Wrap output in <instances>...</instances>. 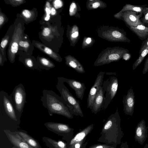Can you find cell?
I'll use <instances>...</instances> for the list:
<instances>
[{
  "label": "cell",
  "mask_w": 148,
  "mask_h": 148,
  "mask_svg": "<svg viewBox=\"0 0 148 148\" xmlns=\"http://www.w3.org/2000/svg\"><path fill=\"white\" fill-rule=\"evenodd\" d=\"M127 27L141 40L144 41L148 37V25L142 24L135 27Z\"/></svg>",
  "instance_id": "12"
},
{
  "label": "cell",
  "mask_w": 148,
  "mask_h": 148,
  "mask_svg": "<svg viewBox=\"0 0 148 148\" xmlns=\"http://www.w3.org/2000/svg\"><path fill=\"white\" fill-rule=\"evenodd\" d=\"M41 101L50 116L56 114L71 118L73 113L60 97L52 90L44 89Z\"/></svg>",
  "instance_id": "1"
},
{
  "label": "cell",
  "mask_w": 148,
  "mask_h": 148,
  "mask_svg": "<svg viewBox=\"0 0 148 148\" xmlns=\"http://www.w3.org/2000/svg\"><path fill=\"white\" fill-rule=\"evenodd\" d=\"M5 20V18L3 14L1 13V11L0 14V26L1 27L2 26L4 23Z\"/></svg>",
  "instance_id": "35"
},
{
  "label": "cell",
  "mask_w": 148,
  "mask_h": 148,
  "mask_svg": "<svg viewBox=\"0 0 148 148\" xmlns=\"http://www.w3.org/2000/svg\"><path fill=\"white\" fill-rule=\"evenodd\" d=\"M147 47H148V37L146 40L143 41L139 52L141 51L143 49Z\"/></svg>",
  "instance_id": "32"
},
{
  "label": "cell",
  "mask_w": 148,
  "mask_h": 148,
  "mask_svg": "<svg viewBox=\"0 0 148 148\" xmlns=\"http://www.w3.org/2000/svg\"><path fill=\"white\" fill-rule=\"evenodd\" d=\"M78 35V32H76L72 34L71 37L73 38H75L77 37Z\"/></svg>",
  "instance_id": "40"
},
{
  "label": "cell",
  "mask_w": 148,
  "mask_h": 148,
  "mask_svg": "<svg viewBox=\"0 0 148 148\" xmlns=\"http://www.w3.org/2000/svg\"><path fill=\"white\" fill-rule=\"evenodd\" d=\"M105 72H100L97 75L95 83L91 88L87 99V108L91 109L94 100L97 92L102 86L103 82V78Z\"/></svg>",
  "instance_id": "6"
},
{
  "label": "cell",
  "mask_w": 148,
  "mask_h": 148,
  "mask_svg": "<svg viewBox=\"0 0 148 148\" xmlns=\"http://www.w3.org/2000/svg\"><path fill=\"white\" fill-rule=\"evenodd\" d=\"M62 5V2L60 0H56L53 2V5L56 9H58L61 7Z\"/></svg>",
  "instance_id": "29"
},
{
  "label": "cell",
  "mask_w": 148,
  "mask_h": 148,
  "mask_svg": "<svg viewBox=\"0 0 148 148\" xmlns=\"http://www.w3.org/2000/svg\"><path fill=\"white\" fill-rule=\"evenodd\" d=\"M64 82L67 83L70 87L73 89L76 97L81 100L83 99L86 87L85 84L75 79L59 77Z\"/></svg>",
  "instance_id": "10"
},
{
  "label": "cell",
  "mask_w": 148,
  "mask_h": 148,
  "mask_svg": "<svg viewBox=\"0 0 148 148\" xmlns=\"http://www.w3.org/2000/svg\"><path fill=\"white\" fill-rule=\"evenodd\" d=\"M100 5V3L99 2H95L93 3L92 5V7L94 8H96Z\"/></svg>",
  "instance_id": "37"
},
{
  "label": "cell",
  "mask_w": 148,
  "mask_h": 148,
  "mask_svg": "<svg viewBox=\"0 0 148 148\" xmlns=\"http://www.w3.org/2000/svg\"><path fill=\"white\" fill-rule=\"evenodd\" d=\"M23 61L25 66L28 68L34 69L38 68V66L36 63L31 58H25Z\"/></svg>",
  "instance_id": "22"
},
{
  "label": "cell",
  "mask_w": 148,
  "mask_h": 148,
  "mask_svg": "<svg viewBox=\"0 0 148 148\" xmlns=\"http://www.w3.org/2000/svg\"><path fill=\"white\" fill-rule=\"evenodd\" d=\"M45 11L47 14H51V9H49L47 7L45 8Z\"/></svg>",
  "instance_id": "41"
},
{
  "label": "cell",
  "mask_w": 148,
  "mask_h": 148,
  "mask_svg": "<svg viewBox=\"0 0 148 148\" xmlns=\"http://www.w3.org/2000/svg\"><path fill=\"white\" fill-rule=\"evenodd\" d=\"M8 3L14 6L20 5L25 2L23 0H11L7 1Z\"/></svg>",
  "instance_id": "27"
},
{
  "label": "cell",
  "mask_w": 148,
  "mask_h": 148,
  "mask_svg": "<svg viewBox=\"0 0 148 148\" xmlns=\"http://www.w3.org/2000/svg\"><path fill=\"white\" fill-rule=\"evenodd\" d=\"M43 142L48 148H64V143L62 141H57L52 138L44 136L42 138Z\"/></svg>",
  "instance_id": "17"
},
{
  "label": "cell",
  "mask_w": 148,
  "mask_h": 148,
  "mask_svg": "<svg viewBox=\"0 0 148 148\" xmlns=\"http://www.w3.org/2000/svg\"><path fill=\"white\" fill-rule=\"evenodd\" d=\"M146 128L145 122L142 120L138 124L136 131L135 137L138 141L142 142L145 138Z\"/></svg>",
  "instance_id": "15"
},
{
  "label": "cell",
  "mask_w": 148,
  "mask_h": 148,
  "mask_svg": "<svg viewBox=\"0 0 148 148\" xmlns=\"http://www.w3.org/2000/svg\"><path fill=\"white\" fill-rule=\"evenodd\" d=\"M33 11L25 9L23 10L22 14L25 20H30L34 17V14Z\"/></svg>",
  "instance_id": "23"
},
{
  "label": "cell",
  "mask_w": 148,
  "mask_h": 148,
  "mask_svg": "<svg viewBox=\"0 0 148 148\" xmlns=\"http://www.w3.org/2000/svg\"><path fill=\"white\" fill-rule=\"evenodd\" d=\"M4 60L2 57V56L1 54L0 55V65L1 66H3V65L4 62Z\"/></svg>",
  "instance_id": "39"
},
{
  "label": "cell",
  "mask_w": 148,
  "mask_h": 148,
  "mask_svg": "<svg viewBox=\"0 0 148 148\" xmlns=\"http://www.w3.org/2000/svg\"><path fill=\"white\" fill-rule=\"evenodd\" d=\"M22 32L21 27L18 26L15 27L8 50V59L12 63L15 62V56L18 50L19 43L22 38Z\"/></svg>",
  "instance_id": "5"
},
{
  "label": "cell",
  "mask_w": 148,
  "mask_h": 148,
  "mask_svg": "<svg viewBox=\"0 0 148 148\" xmlns=\"http://www.w3.org/2000/svg\"><path fill=\"white\" fill-rule=\"evenodd\" d=\"M146 5H137L129 4H127L123 7L122 10L116 14L117 16L120 18L122 13L126 11L131 10L139 13H142Z\"/></svg>",
  "instance_id": "19"
},
{
  "label": "cell",
  "mask_w": 148,
  "mask_h": 148,
  "mask_svg": "<svg viewBox=\"0 0 148 148\" xmlns=\"http://www.w3.org/2000/svg\"><path fill=\"white\" fill-rule=\"evenodd\" d=\"M38 61L41 67L47 71L55 66L52 62L45 58L40 57L38 58Z\"/></svg>",
  "instance_id": "20"
},
{
  "label": "cell",
  "mask_w": 148,
  "mask_h": 148,
  "mask_svg": "<svg viewBox=\"0 0 148 148\" xmlns=\"http://www.w3.org/2000/svg\"><path fill=\"white\" fill-rule=\"evenodd\" d=\"M34 44L39 49L45 53L50 57L57 61L60 62L62 61L60 58L51 49L46 46L43 44L35 42Z\"/></svg>",
  "instance_id": "14"
},
{
  "label": "cell",
  "mask_w": 148,
  "mask_h": 148,
  "mask_svg": "<svg viewBox=\"0 0 148 148\" xmlns=\"http://www.w3.org/2000/svg\"><path fill=\"white\" fill-rule=\"evenodd\" d=\"M91 41V39L90 38H88L86 40V42L87 44L90 43Z\"/></svg>",
  "instance_id": "42"
},
{
  "label": "cell",
  "mask_w": 148,
  "mask_h": 148,
  "mask_svg": "<svg viewBox=\"0 0 148 148\" xmlns=\"http://www.w3.org/2000/svg\"><path fill=\"white\" fill-rule=\"evenodd\" d=\"M148 53V47L139 52V56L132 65V69L135 70L143 62L145 57Z\"/></svg>",
  "instance_id": "21"
},
{
  "label": "cell",
  "mask_w": 148,
  "mask_h": 148,
  "mask_svg": "<svg viewBox=\"0 0 148 148\" xmlns=\"http://www.w3.org/2000/svg\"><path fill=\"white\" fill-rule=\"evenodd\" d=\"M11 143L18 148H34L28 144L18 134L16 131L11 132L10 130H3Z\"/></svg>",
  "instance_id": "8"
},
{
  "label": "cell",
  "mask_w": 148,
  "mask_h": 148,
  "mask_svg": "<svg viewBox=\"0 0 148 148\" xmlns=\"http://www.w3.org/2000/svg\"><path fill=\"white\" fill-rule=\"evenodd\" d=\"M19 45L24 48H27L29 46V42L27 41L21 40L19 43Z\"/></svg>",
  "instance_id": "28"
},
{
  "label": "cell",
  "mask_w": 148,
  "mask_h": 148,
  "mask_svg": "<svg viewBox=\"0 0 148 148\" xmlns=\"http://www.w3.org/2000/svg\"><path fill=\"white\" fill-rule=\"evenodd\" d=\"M12 148H17L15 146H14V147H12Z\"/></svg>",
  "instance_id": "47"
},
{
  "label": "cell",
  "mask_w": 148,
  "mask_h": 148,
  "mask_svg": "<svg viewBox=\"0 0 148 148\" xmlns=\"http://www.w3.org/2000/svg\"><path fill=\"white\" fill-rule=\"evenodd\" d=\"M22 138L34 148H42L38 141L24 131H16Z\"/></svg>",
  "instance_id": "16"
},
{
  "label": "cell",
  "mask_w": 148,
  "mask_h": 148,
  "mask_svg": "<svg viewBox=\"0 0 148 148\" xmlns=\"http://www.w3.org/2000/svg\"><path fill=\"white\" fill-rule=\"evenodd\" d=\"M131 55L129 52L124 53L122 57L123 59L125 61L129 60L131 58Z\"/></svg>",
  "instance_id": "34"
},
{
  "label": "cell",
  "mask_w": 148,
  "mask_h": 148,
  "mask_svg": "<svg viewBox=\"0 0 148 148\" xmlns=\"http://www.w3.org/2000/svg\"><path fill=\"white\" fill-rule=\"evenodd\" d=\"M9 36L7 35L4 37L2 39L1 43L0 50L3 53V55H4L3 51L4 49L7 45L9 40Z\"/></svg>",
  "instance_id": "26"
},
{
  "label": "cell",
  "mask_w": 148,
  "mask_h": 148,
  "mask_svg": "<svg viewBox=\"0 0 148 148\" xmlns=\"http://www.w3.org/2000/svg\"><path fill=\"white\" fill-rule=\"evenodd\" d=\"M76 5L75 3H72L69 9V12L70 13L73 12L74 9L76 8Z\"/></svg>",
  "instance_id": "36"
},
{
  "label": "cell",
  "mask_w": 148,
  "mask_h": 148,
  "mask_svg": "<svg viewBox=\"0 0 148 148\" xmlns=\"http://www.w3.org/2000/svg\"><path fill=\"white\" fill-rule=\"evenodd\" d=\"M122 102L125 113L132 116L134 112L135 104L134 93L132 87H131L127 95H124Z\"/></svg>",
  "instance_id": "9"
},
{
  "label": "cell",
  "mask_w": 148,
  "mask_h": 148,
  "mask_svg": "<svg viewBox=\"0 0 148 148\" xmlns=\"http://www.w3.org/2000/svg\"><path fill=\"white\" fill-rule=\"evenodd\" d=\"M56 13V11L55 8L53 7H51V14L54 15Z\"/></svg>",
  "instance_id": "38"
},
{
  "label": "cell",
  "mask_w": 148,
  "mask_h": 148,
  "mask_svg": "<svg viewBox=\"0 0 148 148\" xmlns=\"http://www.w3.org/2000/svg\"><path fill=\"white\" fill-rule=\"evenodd\" d=\"M46 7H47L51 10V8L50 6V4L49 2H47L46 3Z\"/></svg>",
  "instance_id": "44"
},
{
  "label": "cell",
  "mask_w": 148,
  "mask_h": 148,
  "mask_svg": "<svg viewBox=\"0 0 148 148\" xmlns=\"http://www.w3.org/2000/svg\"><path fill=\"white\" fill-rule=\"evenodd\" d=\"M57 79L56 87L61 95L60 97L65 104L69 108L73 113L83 116L79 101L69 92L64 85V82L59 77Z\"/></svg>",
  "instance_id": "2"
},
{
  "label": "cell",
  "mask_w": 148,
  "mask_h": 148,
  "mask_svg": "<svg viewBox=\"0 0 148 148\" xmlns=\"http://www.w3.org/2000/svg\"><path fill=\"white\" fill-rule=\"evenodd\" d=\"M143 15L142 12L127 10L122 13L120 18H122L127 27H135L138 25L143 24L140 21Z\"/></svg>",
  "instance_id": "7"
},
{
  "label": "cell",
  "mask_w": 148,
  "mask_h": 148,
  "mask_svg": "<svg viewBox=\"0 0 148 148\" xmlns=\"http://www.w3.org/2000/svg\"><path fill=\"white\" fill-rule=\"evenodd\" d=\"M96 148H103V147L102 146H97Z\"/></svg>",
  "instance_id": "46"
},
{
  "label": "cell",
  "mask_w": 148,
  "mask_h": 148,
  "mask_svg": "<svg viewBox=\"0 0 148 148\" xmlns=\"http://www.w3.org/2000/svg\"><path fill=\"white\" fill-rule=\"evenodd\" d=\"M85 136V134L84 132H82L78 134L71 140L70 144L71 145L75 142L81 141L84 138Z\"/></svg>",
  "instance_id": "25"
},
{
  "label": "cell",
  "mask_w": 148,
  "mask_h": 148,
  "mask_svg": "<svg viewBox=\"0 0 148 148\" xmlns=\"http://www.w3.org/2000/svg\"><path fill=\"white\" fill-rule=\"evenodd\" d=\"M111 119H110L105 124L104 128L106 130H107L110 128L112 126V116L111 115Z\"/></svg>",
  "instance_id": "31"
},
{
  "label": "cell",
  "mask_w": 148,
  "mask_h": 148,
  "mask_svg": "<svg viewBox=\"0 0 148 148\" xmlns=\"http://www.w3.org/2000/svg\"><path fill=\"white\" fill-rule=\"evenodd\" d=\"M142 13L143 16L140 18V21L142 23L148 25V7L144 8Z\"/></svg>",
  "instance_id": "24"
},
{
  "label": "cell",
  "mask_w": 148,
  "mask_h": 148,
  "mask_svg": "<svg viewBox=\"0 0 148 148\" xmlns=\"http://www.w3.org/2000/svg\"><path fill=\"white\" fill-rule=\"evenodd\" d=\"M44 124L48 130L57 134L64 132L68 129L67 125L59 123L50 122L45 123Z\"/></svg>",
  "instance_id": "13"
},
{
  "label": "cell",
  "mask_w": 148,
  "mask_h": 148,
  "mask_svg": "<svg viewBox=\"0 0 148 148\" xmlns=\"http://www.w3.org/2000/svg\"><path fill=\"white\" fill-rule=\"evenodd\" d=\"M102 86L106 92L104 103L102 109L105 110L116 94L118 86V79L114 76L110 77L103 82Z\"/></svg>",
  "instance_id": "3"
},
{
  "label": "cell",
  "mask_w": 148,
  "mask_h": 148,
  "mask_svg": "<svg viewBox=\"0 0 148 148\" xmlns=\"http://www.w3.org/2000/svg\"><path fill=\"white\" fill-rule=\"evenodd\" d=\"M15 108L21 115L26 102V94L23 85L20 83L13 89L11 95Z\"/></svg>",
  "instance_id": "4"
},
{
  "label": "cell",
  "mask_w": 148,
  "mask_h": 148,
  "mask_svg": "<svg viewBox=\"0 0 148 148\" xmlns=\"http://www.w3.org/2000/svg\"><path fill=\"white\" fill-rule=\"evenodd\" d=\"M66 63L68 66L73 69L78 73H85L82 66L75 59L67 58H66Z\"/></svg>",
  "instance_id": "18"
},
{
  "label": "cell",
  "mask_w": 148,
  "mask_h": 148,
  "mask_svg": "<svg viewBox=\"0 0 148 148\" xmlns=\"http://www.w3.org/2000/svg\"><path fill=\"white\" fill-rule=\"evenodd\" d=\"M51 30L48 27L44 28L42 32V35L45 37L48 36L51 33Z\"/></svg>",
  "instance_id": "30"
},
{
  "label": "cell",
  "mask_w": 148,
  "mask_h": 148,
  "mask_svg": "<svg viewBox=\"0 0 148 148\" xmlns=\"http://www.w3.org/2000/svg\"><path fill=\"white\" fill-rule=\"evenodd\" d=\"M105 92L102 86L97 92L90 109L92 113L96 114L102 110L104 103Z\"/></svg>",
  "instance_id": "11"
},
{
  "label": "cell",
  "mask_w": 148,
  "mask_h": 148,
  "mask_svg": "<svg viewBox=\"0 0 148 148\" xmlns=\"http://www.w3.org/2000/svg\"><path fill=\"white\" fill-rule=\"evenodd\" d=\"M80 147V145L79 144L77 143L75 145V148H79Z\"/></svg>",
  "instance_id": "45"
},
{
  "label": "cell",
  "mask_w": 148,
  "mask_h": 148,
  "mask_svg": "<svg viewBox=\"0 0 148 148\" xmlns=\"http://www.w3.org/2000/svg\"><path fill=\"white\" fill-rule=\"evenodd\" d=\"M148 71V56L146 59L143 71V74H145Z\"/></svg>",
  "instance_id": "33"
},
{
  "label": "cell",
  "mask_w": 148,
  "mask_h": 148,
  "mask_svg": "<svg viewBox=\"0 0 148 148\" xmlns=\"http://www.w3.org/2000/svg\"><path fill=\"white\" fill-rule=\"evenodd\" d=\"M50 18V14H47L45 18V19L46 21H48L49 19Z\"/></svg>",
  "instance_id": "43"
}]
</instances>
